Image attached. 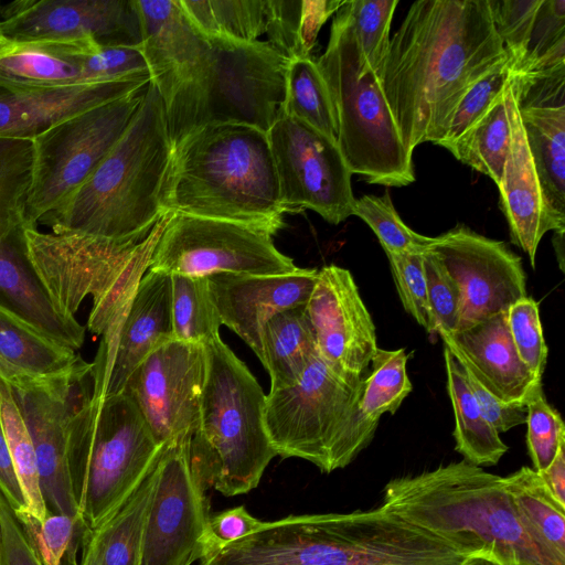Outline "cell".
I'll use <instances>...</instances> for the list:
<instances>
[{
    "label": "cell",
    "mask_w": 565,
    "mask_h": 565,
    "mask_svg": "<svg viewBox=\"0 0 565 565\" xmlns=\"http://www.w3.org/2000/svg\"><path fill=\"white\" fill-rule=\"evenodd\" d=\"M508 58L488 0L412 3L379 73L407 151L437 145L466 92Z\"/></svg>",
    "instance_id": "obj_1"
},
{
    "label": "cell",
    "mask_w": 565,
    "mask_h": 565,
    "mask_svg": "<svg viewBox=\"0 0 565 565\" xmlns=\"http://www.w3.org/2000/svg\"><path fill=\"white\" fill-rule=\"evenodd\" d=\"M166 214L249 225L273 236L289 212L267 132L243 124L207 125L173 145L162 191Z\"/></svg>",
    "instance_id": "obj_2"
},
{
    "label": "cell",
    "mask_w": 565,
    "mask_h": 565,
    "mask_svg": "<svg viewBox=\"0 0 565 565\" xmlns=\"http://www.w3.org/2000/svg\"><path fill=\"white\" fill-rule=\"evenodd\" d=\"M382 507L459 551H491L509 565H565L524 524L503 477L465 460L394 478Z\"/></svg>",
    "instance_id": "obj_3"
},
{
    "label": "cell",
    "mask_w": 565,
    "mask_h": 565,
    "mask_svg": "<svg viewBox=\"0 0 565 565\" xmlns=\"http://www.w3.org/2000/svg\"><path fill=\"white\" fill-rule=\"evenodd\" d=\"M172 150L164 103L150 82L116 145L84 183L39 223L53 233L145 238L168 215L162 191Z\"/></svg>",
    "instance_id": "obj_4"
},
{
    "label": "cell",
    "mask_w": 565,
    "mask_h": 565,
    "mask_svg": "<svg viewBox=\"0 0 565 565\" xmlns=\"http://www.w3.org/2000/svg\"><path fill=\"white\" fill-rule=\"evenodd\" d=\"M204 345L206 373L189 458L206 489L244 494L277 456L265 427L266 395L220 337Z\"/></svg>",
    "instance_id": "obj_5"
},
{
    "label": "cell",
    "mask_w": 565,
    "mask_h": 565,
    "mask_svg": "<svg viewBox=\"0 0 565 565\" xmlns=\"http://www.w3.org/2000/svg\"><path fill=\"white\" fill-rule=\"evenodd\" d=\"M201 565H417V550L409 526L381 505L264 522Z\"/></svg>",
    "instance_id": "obj_6"
},
{
    "label": "cell",
    "mask_w": 565,
    "mask_h": 565,
    "mask_svg": "<svg viewBox=\"0 0 565 565\" xmlns=\"http://www.w3.org/2000/svg\"><path fill=\"white\" fill-rule=\"evenodd\" d=\"M153 439L130 397L76 399L67 426V458L79 515L90 531L104 524L158 460Z\"/></svg>",
    "instance_id": "obj_7"
},
{
    "label": "cell",
    "mask_w": 565,
    "mask_h": 565,
    "mask_svg": "<svg viewBox=\"0 0 565 565\" xmlns=\"http://www.w3.org/2000/svg\"><path fill=\"white\" fill-rule=\"evenodd\" d=\"M316 62L332 102L337 145L351 173L385 186L414 182L413 154L402 142L380 78L356 42L343 4Z\"/></svg>",
    "instance_id": "obj_8"
},
{
    "label": "cell",
    "mask_w": 565,
    "mask_h": 565,
    "mask_svg": "<svg viewBox=\"0 0 565 565\" xmlns=\"http://www.w3.org/2000/svg\"><path fill=\"white\" fill-rule=\"evenodd\" d=\"M209 41L205 64L162 99L173 145L207 125L243 124L267 132L281 113L285 55L267 41Z\"/></svg>",
    "instance_id": "obj_9"
},
{
    "label": "cell",
    "mask_w": 565,
    "mask_h": 565,
    "mask_svg": "<svg viewBox=\"0 0 565 565\" xmlns=\"http://www.w3.org/2000/svg\"><path fill=\"white\" fill-rule=\"evenodd\" d=\"M145 238L114 241L77 233H43L38 227L26 231L29 256L56 310L76 320V311L90 297L87 327L100 337L113 323L118 287Z\"/></svg>",
    "instance_id": "obj_10"
},
{
    "label": "cell",
    "mask_w": 565,
    "mask_h": 565,
    "mask_svg": "<svg viewBox=\"0 0 565 565\" xmlns=\"http://www.w3.org/2000/svg\"><path fill=\"white\" fill-rule=\"evenodd\" d=\"M147 86L68 117L32 140V182L26 205L32 225L38 226L98 167L129 126Z\"/></svg>",
    "instance_id": "obj_11"
},
{
    "label": "cell",
    "mask_w": 565,
    "mask_h": 565,
    "mask_svg": "<svg viewBox=\"0 0 565 565\" xmlns=\"http://www.w3.org/2000/svg\"><path fill=\"white\" fill-rule=\"evenodd\" d=\"M363 385V377H345L317 354L295 384L270 390L265 427L277 456L305 459L330 473L337 435Z\"/></svg>",
    "instance_id": "obj_12"
},
{
    "label": "cell",
    "mask_w": 565,
    "mask_h": 565,
    "mask_svg": "<svg viewBox=\"0 0 565 565\" xmlns=\"http://www.w3.org/2000/svg\"><path fill=\"white\" fill-rule=\"evenodd\" d=\"M298 267L266 231L225 220L169 214L148 270L207 277L214 274L289 275Z\"/></svg>",
    "instance_id": "obj_13"
},
{
    "label": "cell",
    "mask_w": 565,
    "mask_h": 565,
    "mask_svg": "<svg viewBox=\"0 0 565 565\" xmlns=\"http://www.w3.org/2000/svg\"><path fill=\"white\" fill-rule=\"evenodd\" d=\"M267 137L289 212L309 209L333 225L353 215L352 173L335 141L286 114L279 115Z\"/></svg>",
    "instance_id": "obj_14"
},
{
    "label": "cell",
    "mask_w": 565,
    "mask_h": 565,
    "mask_svg": "<svg viewBox=\"0 0 565 565\" xmlns=\"http://www.w3.org/2000/svg\"><path fill=\"white\" fill-rule=\"evenodd\" d=\"M206 488L192 468L188 443L162 448L145 521L138 565H192L204 556Z\"/></svg>",
    "instance_id": "obj_15"
},
{
    "label": "cell",
    "mask_w": 565,
    "mask_h": 565,
    "mask_svg": "<svg viewBox=\"0 0 565 565\" xmlns=\"http://www.w3.org/2000/svg\"><path fill=\"white\" fill-rule=\"evenodd\" d=\"M205 373V345L174 339L158 345L131 373L122 393L159 446L189 443L199 420Z\"/></svg>",
    "instance_id": "obj_16"
},
{
    "label": "cell",
    "mask_w": 565,
    "mask_h": 565,
    "mask_svg": "<svg viewBox=\"0 0 565 565\" xmlns=\"http://www.w3.org/2000/svg\"><path fill=\"white\" fill-rule=\"evenodd\" d=\"M427 249L439 258L461 290L457 330L507 312L513 303L527 296L522 259L504 242L457 225L433 237Z\"/></svg>",
    "instance_id": "obj_17"
},
{
    "label": "cell",
    "mask_w": 565,
    "mask_h": 565,
    "mask_svg": "<svg viewBox=\"0 0 565 565\" xmlns=\"http://www.w3.org/2000/svg\"><path fill=\"white\" fill-rule=\"evenodd\" d=\"M1 12L3 33L13 43L141 45L135 0H20Z\"/></svg>",
    "instance_id": "obj_18"
},
{
    "label": "cell",
    "mask_w": 565,
    "mask_h": 565,
    "mask_svg": "<svg viewBox=\"0 0 565 565\" xmlns=\"http://www.w3.org/2000/svg\"><path fill=\"white\" fill-rule=\"evenodd\" d=\"M511 87L554 232H565V65L511 74Z\"/></svg>",
    "instance_id": "obj_19"
},
{
    "label": "cell",
    "mask_w": 565,
    "mask_h": 565,
    "mask_svg": "<svg viewBox=\"0 0 565 565\" xmlns=\"http://www.w3.org/2000/svg\"><path fill=\"white\" fill-rule=\"evenodd\" d=\"M172 339L170 275L148 270L122 317L102 335L92 362L93 397L122 393L147 355Z\"/></svg>",
    "instance_id": "obj_20"
},
{
    "label": "cell",
    "mask_w": 565,
    "mask_h": 565,
    "mask_svg": "<svg viewBox=\"0 0 565 565\" xmlns=\"http://www.w3.org/2000/svg\"><path fill=\"white\" fill-rule=\"evenodd\" d=\"M306 311L320 359L345 377L362 379L379 347L351 273L337 265L319 269Z\"/></svg>",
    "instance_id": "obj_21"
},
{
    "label": "cell",
    "mask_w": 565,
    "mask_h": 565,
    "mask_svg": "<svg viewBox=\"0 0 565 565\" xmlns=\"http://www.w3.org/2000/svg\"><path fill=\"white\" fill-rule=\"evenodd\" d=\"M90 387L92 373L31 390L12 388L32 439L47 513L81 516L68 466L67 426L76 399Z\"/></svg>",
    "instance_id": "obj_22"
},
{
    "label": "cell",
    "mask_w": 565,
    "mask_h": 565,
    "mask_svg": "<svg viewBox=\"0 0 565 565\" xmlns=\"http://www.w3.org/2000/svg\"><path fill=\"white\" fill-rule=\"evenodd\" d=\"M318 269L299 268L289 275L214 274L207 276L211 299L222 324L234 331L263 362L266 322L286 309L306 306Z\"/></svg>",
    "instance_id": "obj_23"
},
{
    "label": "cell",
    "mask_w": 565,
    "mask_h": 565,
    "mask_svg": "<svg viewBox=\"0 0 565 565\" xmlns=\"http://www.w3.org/2000/svg\"><path fill=\"white\" fill-rule=\"evenodd\" d=\"M150 74L70 87L18 83L0 75V138L34 140L60 121L145 88Z\"/></svg>",
    "instance_id": "obj_24"
},
{
    "label": "cell",
    "mask_w": 565,
    "mask_h": 565,
    "mask_svg": "<svg viewBox=\"0 0 565 565\" xmlns=\"http://www.w3.org/2000/svg\"><path fill=\"white\" fill-rule=\"evenodd\" d=\"M135 4L150 82L164 100L205 64L212 45L179 0H135Z\"/></svg>",
    "instance_id": "obj_25"
},
{
    "label": "cell",
    "mask_w": 565,
    "mask_h": 565,
    "mask_svg": "<svg viewBox=\"0 0 565 565\" xmlns=\"http://www.w3.org/2000/svg\"><path fill=\"white\" fill-rule=\"evenodd\" d=\"M439 337L479 384L503 403L525 406L535 386L542 383L518 355L507 312Z\"/></svg>",
    "instance_id": "obj_26"
},
{
    "label": "cell",
    "mask_w": 565,
    "mask_h": 565,
    "mask_svg": "<svg viewBox=\"0 0 565 565\" xmlns=\"http://www.w3.org/2000/svg\"><path fill=\"white\" fill-rule=\"evenodd\" d=\"M510 79L504 98L511 125V147L498 185L500 206L509 224L511 242L527 254L534 268L539 244L544 234L553 230Z\"/></svg>",
    "instance_id": "obj_27"
},
{
    "label": "cell",
    "mask_w": 565,
    "mask_h": 565,
    "mask_svg": "<svg viewBox=\"0 0 565 565\" xmlns=\"http://www.w3.org/2000/svg\"><path fill=\"white\" fill-rule=\"evenodd\" d=\"M0 358L39 379L63 380L92 371V363L76 351L49 339L1 308Z\"/></svg>",
    "instance_id": "obj_28"
},
{
    "label": "cell",
    "mask_w": 565,
    "mask_h": 565,
    "mask_svg": "<svg viewBox=\"0 0 565 565\" xmlns=\"http://www.w3.org/2000/svg\"><path fill=\"white\" fill-rule=\"evenodd\" d=\"M98 46L93 42L14 43L11 50L0 54V75L33 86L84 85L87 83L82 72L81 53Z\"/></svg>",
    "instance_id": "obj_29"
},
{
    "label": "cell",
    "mask_w": 565,
    "mask_h": 565,
    "mask_svg": "<svg viewBox=\"0 0 565 565\" xmlns=\"http://www.w3.org/2000/svg\"><path fill=\"white\" fill-rule=\"evenodd\" d=\"M263 362L270 376V390L295 384L318 354L306 306L274 315L265 324Z\"/></svg>",
    "instance_id": "obj_30"
},
{
    "label": "cell",
    "mask_w": 565,
    "mask_h": 565,
    "mask_svg": "<svg viewBox=\"0 0 565 565\" xmlns=\"http://www.w3.org/2000/svg\"><path fill=\"white\" fill-rule=\"evenodd\" d=\"M444 359L447 391L455 415V449L473 466H494L509 447L481 414L467 384L463 367L447 348L444 349Z\"/></svg>",
    "instance_id": "obj_31"
},
{
    "label": "cell",
    "mask_w": 565,
    "mask_h": 565,
    "mask_svg": "<svg viewBox=\"0 0 565 565\" xmlns=\"http://www.w3.org/2000/svg\"><path fill=\"white\" fill-rule=\"evenodd\" d=\"M157 463V461H156ZM156 463L110 515L85 540L96 565H138L145 521L156 479Z\"/></svg>",
    "instance_id": "obj_32"
},
{
    "label": "cell",
    "mask_w": 565,
    "mask_h": 565,
    "mask_svg": "<svg viewBox=\"0 0 565 565\" xmlns=\"http://www.w3.org/2000/svg\"><path fill=\"white\" fill-rule=\"evenodd\" d=\"M343 2L266 0L267 42L288 60L311 56L321 26Z\"/></svg>",
    "instance_id": "obj_33"
},
{
    "label": "cell",
    "mask_w": 565,
    "mask_h": 565,
    "mask_svg": "<svg viewBox=\"0 0 565 565\" xmlns=\"http://www.w3.org/2000/svg\"><path fill=\"white\" fill-rule=\"evenodd\" d=\"M503 479L524 524L545 547L565 562V505L556 500L532 468L522 467Z\"/></svg>",
    "instance_id": "obj_34"
},
{
    "label": "cell",
    "mask_w": 565,
    "mask_h": 565,
    "mask_svg": "<svg viewBox=\"0 0 565 565\" xmlns=\"http://www.w3.org/2000/svg\"><path fill=\"white\" fill-rule=\"evenodd\" d=\"M207 40L252 43L266 32V0H179Z\"/></svg>",
    "instance_id": "obj_35"
},
{
    "label": "cell",
    "mask_w": 565,
    "mask_h": 565,
    "mask_svg": "<svg viewBox=\"0 0 565 565\" xmlns=\"http://www.w3.org/2000/svg\"><path fill=\"white\" fill-rule=\"evenodd\" d=\"M508 85V84H507ZM511 147V125L504 92L447 149L455 158L499 185Z\"/></svg>",
    "instance_id": "obj_36"
},
{
    "label": "cell",
    "mask_w": 565,
    "mask_h": 565,
    "mask_svg": "<svg viewBox=\"0 0 565 565\" xmlns=\"http://www.w3.org/2000/svg\"><path fill=\"white\" fill-rule=\"evenodd\" d=\"M280 114L295 117L337 142L332 102L316 60L288 61L285 102Z\"/></svg>",
    "instance_id": "obj_37"
},
{
    "label": "cell",
    "mask_w": 565,
    "mask_h": 565,
    "mask_svg": "<svg viewBox=\"0 0 565 565\" xmlns=\"http://www.w3.org/2000/svg\"><path fill=\"white\" fill-rule=\"evenodd\" d=\"M170 278L173 339L204 345L218 338L222 323L207 277L171 274Z\"/></svg>",
    "instance_id": "obj_38"
},
{
    "label": "cell",
    "mask_w": 565,
    "mask_h": 565,
    "mask_svg": "<svg viewBox=\"0 0 565 565\" xmlns=\"http://www.w3.org/2000/svg\"><path fill=\"white\" fill-rule=\"evenodd\" d=\"M15 518L40 565H79L77 555L90 532L81 516L47 513L39 521L23 512Z\"/></svg>",
    "instance_id": "obj_39"
},
{
    "label": "cell",
    "mask_w": 565,
    "mask_h": 565,
    "mask_svg": "<svg viewBox=\"0 0 565 565\" xmlns=\"http://www.w3.org/2000/svg\"><path fill=\"white\" fill-rule=\"evenodd\" d=\"M0 415L28 513L39 521L47 514L42 499L32 439L17 405L12 387L0 381Z\"/></svg>",
    "instance_id": "obj_40"
},
{
    "label": "cell",
    "mask_w": 565,
    "mask_h": 565,
    "mask_svg": "<svg viewBox=\"0 0 565 565\" xmlns=\"http://www.w3.org/2000/svg\"><path fill=\"white\" fill-rule=\"evenodd\" d=\"M405 350L377 348L371 360V374L364 379L359 401L360 408L371 418L380 420L383 414H395L412 391Z\"/></svg>",
    "instance_id": "obj_41"
},
{
    "label": "cell",
    "mask_w": 565,
    "mask_h": 565,
    "mask_svg": "<svg viewBox=\"0 0 565 565\" xmlns=\"http://www.w3.org/2000/svg\"><path fill=\"white\" fill-rule=\"evenodd\" d=\"M565 65V0H542L522 57L511 74L543 72Z\"/></svg>",
    "instance_id": "obj_42"
},
{
    "label": "cell",
    "mask_w": 565,
    "mask_h": 565,
    "mask_svg": "<svg viewBox=\"0 0 565 565\" xmlns=\"http://www.w3.org/2000/svg\"><path fill=\"white\" fill-rule=\"evenodd\" d=\"M353 215L370 226L386 254L424 253L433 242V237L414 232L402 221L388 191L382 196L355 199Z\"/></svg>",
    "instance_id": "obj_43"
},
{
    "label": "cell",
    "mask_w": 565,
    "mask_h": 565,
    "mask_svg": "<svg viewBox=\"0 0 565 565\" xmlns=\"http://www.w3.org/2000/svg\"><path fill=\"white\" fill-rule=\"evenodd\" d=\"M398 0L344 1L350 25L371 68L377 74L383 65L390 30Z\"/></svg>",
    "instance_id": "obj_44"
},
{
    "label": "cell",
    "mask_w": 565,
    "mask_h": 565,
    "mask_svg": "<svg viewBox=\"0 0 565 565\" xmlns=\"http://www.w3.org/2000/svg\"><path fill=\"white\" fill-rule=\"evenodd\" d=\"M511 65L510 58L500 62L466 92L452 111L437 145L447 149L483 116L504 92L511 76Z\"/></svg>",
    "instance_id": "obj_45"
},
{
    "label": "cell",
    "mask_w": 565,
    "mask_h": 565,
    "mask_svg": "<svg viewBox=\"0 0 565 565\" xmlns=\"http://www.w3.org/2000/svg\"><path fill=\"white\" fill-rule=\"evenodd\" d=\"M526 445L533 469H546L565 441V426L559 413L545 398L542 383L535 386L525 404Z\"/></svg>",
    "instance_id": "obj_46"
},
{
    "label": "cell",
    "mask_w": 565,
    "mask_h": 565,
    "mask_svg": "<svg viewBox=\"0 0 565 565\" xmlns=\"http://www.w3.org/2000/svg\"><path fill=\"white\" fill-rule=\"evenodd\" d=\"M32 169L31 140L0 138V213L26 212Z\"/></svg>",
    "instance_id": "obj_47"
},
{
    "label": "cell",
    "mask_w": 565,
    "mask_h": 565,
    "mask_svg": "<svg viewBox=\"0 0 565 565\" xmlns=\"http://www.w3.org/2000/svg\"><path fill=\"white\" fill-rule=\"evenodd\" d=\"M423 259L433 331L439 335L455 332L460 319L461 290L439 258L429 249L423 253Z\"/></svg>",
    "instance_id": "obj_48"
},
{
    "label": "cell",
    "mask_w": 565,
    "mask_h": 565,
    "mask_svg": "<svg viewBox=\"0 0 565 565\" xmlns=\"http://www.w3.org/2000/svg\"><path fill=\"white\" fill-rule=\"evenodd\" d=\"M507 323L521 361L542 379L548 349L545 343L537 302L524 297L507 311Z\"/></svg>",
    "instance_id": "obj_49"
},
{
    "label": "cell",
    "mask_w": 565,
    "mask_h": 565,
    "mask_svg": "<svg viewBox=\"0 0 565 565\" xmlns=\"http://www.w3.org/2000/svg\"><path fill=\"white\" fill-rule=\"evenodd\" d=\"M386 256L405 311L433 334L423 253L386 254Z\"/></svg>",
    "instance_id": "obj_50"
},
{
    "label": "cell",
    "mask_w": 565,
    "mask_h": 565,
    "mask_svg": "<svg viewBox=\"0 0 565 565\" xmlns=\"http://www.w3.org/2000/svg\"><path fill=\"white\" fill-rule=\"evenodd\" d=\"M81 64L87 84L149 74L139 46H100L84 50L81 53Z\"/></svg>",
    "instance_id": "obj_51"
},
{
    "label": "cell",
    "mask_w": 565,
    "mask_h": 565,
    "mask_svg": "<svg viewBox=\"0 0 565 565\" xmlns=\"http://www.w3.org/2000/svg\"><path fill=\"white\" fill-rule=\"evenodd\" d=\"M488 1L495 32L513 65L524 53L542 0Z\"/></svg>",
    "instance_id": "obj_52"
},
{
    "label": "cell",
    "mask_w": 565,
    "mask_h": 565,
    "mask_svg": "<svg viewBox=\"0 0 565 565\" xmlns=\"http://www.w3.org/2000/svg\"><path fill=\"white\" fill-rule=\"evenodd\" d=\"M263 524L264 521L253 516L244 505L210 516L204 537L203 558L254 533Z\"/></svg>",
    "instance_id": "obj_53"
},
{
    "label": "cell",
    "mask_w": 565,
    "mask_h": 565,
    "mask_svg": "<svg viewBox=\"0 0 565 565\" xmlns=\"http://www.w3.org/2000/svg\"><path fill=\"white\" fill-rule=\"evenodd\" d=\"M463 371L467 384L481 414L498 434L505 433L519 425L525 424V406L501 402L480 385L468 370L463 367Z\"/></svg>",
    "instance_id": "obj_54"
},
{
    "label": "cell",
    "mask_w": 565,
    "mask_h": 565,
    "mask_svg": "<svg viewBox=\"0 0 565 565\" xmlns=\"http://www.w3.org/2000/svg\"><path fill=\"white\" fill-rule=\"evenodd\" d=\"M1 565H40L13 510L0 492Z\"/></svg>",
    "instance_id": "obj_55"
},
{
    "label": "cell",
    "mask_w": 565,
    "mask_h": 565,
    "mask_svg": "<svg viewBox=\"0 0 565 565\" xmlns=\"http://www.w3.org/2000/svg\"><path fill=\"white\" fill-rule=\"evenodd\" d=\"M0 492L14 514L28 512L24 495L18 480L0 415Z\"/></svg>",
    "instance_id": "obj_56"
},
{
    "label": "cell",
    "mask_w": 565,
    "mask_h": 565,
    "mask_svg": "<svg viewBox=\"0 0 565 565\" xmlns=\"http://www.w3.org/2000/svg\"><path fill=\"white\" fill-rule=\"evenodd\" d=\"M537 473L556 500L565 505V441L559 445L557 454L550 466Z\"/></svg>",
    "instance_id": "obj_57"
},
{
    "label": "cell",
    "mask_w": 565,
    "mask_h": 565,
    "mask_svg": "<svg viewBox=\"0 0 565 565\" xmlns=\"http://www.w3.org/2000/svg\"><path fill=\"white\" fill-rule=\"evenodd\" d=\"M79 376V375H78ZM76 377V376H75ZM72 379V377H70ZM65 380V379H63ZM0 381L7 383L12 388L15 390H31L36 387H42L51 384L52 382L58 380H46L39 379L32 375H29L11 364L7 363L2 358H0Z\"/></svg>",
    "instance_id": "obj_58"
},
{
    "label": "cell",
    "mask_w": 565,
    "mask_h": 565,
    "mask_svg": "<svg viewBox=\"0 0 565 565\" xmlns=\"http://www.w3.org/2000/svg\"><path fill=\"white\" fill-rule=\"evenodd\" d=\"M461 565H509L491 551H480L468 555Z\"/></svg>",
    "instance_id": "obj_59"
},
{
    "label": "cell",
    "mask_w": 565,
    "mask_h": 565,
    "mask_svg": "<svg viewBox=\"0 0 565 565\" xmlns=\"http://www.w3.org/2000/svg\"><path fill=\"white\" fill-rule=\"evenodd\" d=\"M553 244L558 255L561 268L563 270V255H564V232H554Z\"/></svg>",
    "instance_id": "obj_60"
},
{
    "label": "cell",
    "mask_w": 565,
    "mask_h": 565,
    "mask_svg": "<svg viewBox=\"0 0 565 565\" xmlns=\"http://www.w3.org/2000/svg\"><path fill=\"white\" fill-rule=\"evenodd\" d=\"M0 15H1V9H0ZM1 22H2V20H0V54H3L7 51L11 50L13 47L14 43L11 42L3 33Z\"/></svg>",
    "instance_id": "obj_61"
},
{
    "label": "cell",
    "mask_w": 565,
    "mask_h": 565,
    "mask_svg": "<svg viewBox=\"0 0 565 565\" xmlns=\"http://www.w3.org/2000/svg\"><path fill=\"white\" fill-rule=\"evenodd\" d=\"M79 565H96L93 553L86 547L85 543L82 551Z\"/></svg>",
    "instance_id": "obj_62"
},
{
    "label": "cell",
    "mask_w": 565,
    "mask_h": 565,
    "mask_svg": "<svg viewBox=\"0 0 565 565\" xmlns=\"http://www.w3.org/2000/svg\"><path fill=\"white\" fill-rule=\"evenodd\" d=\"M0 565H1V536H0Z\"/></svg>",
    "instance_id": "obj_63"
}]
</instances>
